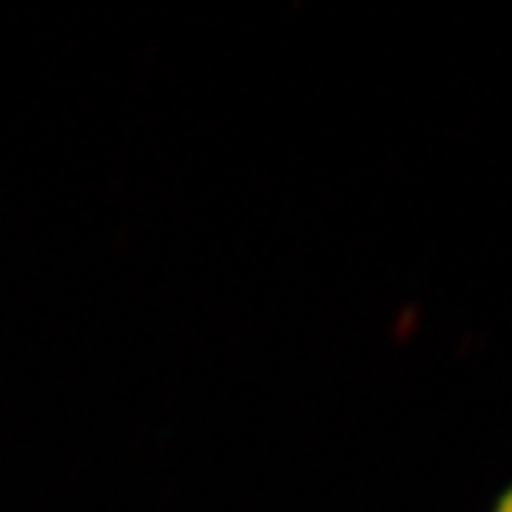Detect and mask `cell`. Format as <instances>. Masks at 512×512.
Returning <instances> with one entry per match:
<instances>
[{"mask_svg":"<svg viewBox=\"0 0 512 512\" xmlns=\"http://www.w3.org/2000/svg\"><path fill=\"white\" fill-rule=\"evenodd\" d=\"M493 512H512V484L507 487V490H504V493L498 495Z\"/></svg>","mask_w":512,"mask_h":512,"instance_id":"obj_1","label":"cell"}]
</instances>
